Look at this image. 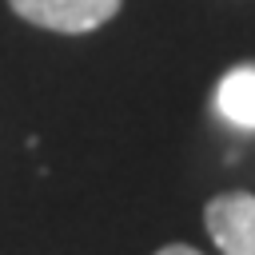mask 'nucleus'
<instances>
[{
  "label": "nucleus",
  "mask_w": 255,
  "mask_h": 255,
  "mask_svg": "<svg viewBox=\"0 0 255 255\" xmlns=\"http://www.w3.org/2000/svg\"><path fill=\"white\" fill-rule=\"evenodd\" d=\"M215 112L239 128V131H255V64H239L231 68L219 88H215Z\"/></svg>",
  "instance_id": "3"
},
{
  "label": "nucleus",
  "mask_w": 255,
  "mask_h": 255,
  "mask_svg": "<svg viewBox=\"0 0 255 255\" xmlns=\"http://www.w3.org/2000/svg\"><path fill=\"white\" fill-rule=\"evenodd\" d=\"M155 255H199L195 247H187V243H167V247H159Z\"/></svg>",
  "instance_id": "4"
},
{
  "label": "nucleus",
  "mask_w": 255,
  "mask_h": 255,
  "mask_svg": "<svg viewBox=\"0 0 255 255\" xmlns=\"http://www.w3.org/2000/svg\"><path fill=\"white\" fill-rule=\"evenodd\" d=\"M203 223L211 243L223 255H255V195L223 191L203 207Z\"/></svg>",
  "instance_id": "2"
},
{
  "label": "nucleus",
  "mask_w": 255,
  "mask_h": 255,
  "mask_svg": "<svg viewBox=\"0 0 255 255\" xmlns=\"http://www.w3.org/2000/svg\"><path fill=\"white\" fill-rule=\"evenodd\" d=\"M8 4L20 20L36 28L80 36V32H96L100 24H108L124 0H8Z\"/></svg>",
  "instance_id": "1"
}]
</instances>
